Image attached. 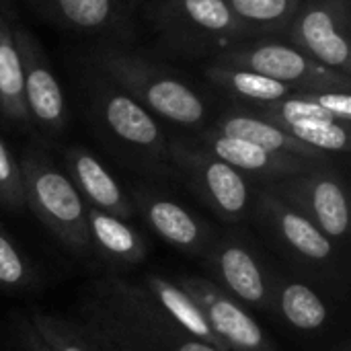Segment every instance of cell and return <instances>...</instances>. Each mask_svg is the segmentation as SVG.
<instances>
[{
  "instance_id": "1",
  "label": "cell",
  "mask_w": 351,
  "mask_h": 351,
  "mask_svg": "<svg viewBox=\"0 0 351 351\" xmlns=\"http://www.w3.org/2000/svg\"><path fill=\"white\" fill-rule=\"evenodd\" d=\"M95 313L97 327L138 351H220L183 333L154 308L142 288L119 280L99 284Z\"/></svg>"
},
{
  "instance_id": "2",
  "label": "cell",
  "mask_w": 351,
  "mask_h": 351,
  "mask_svg": "<svg viewBox=\"0 0 351 351\" xmlns=\"http://www.w3.org/2000/svg\"><path fill=\"white\" fill-rule=\"evenodd\" d=\"M25 204L33 214L56 234L68 249L84 253L90 249L86 206L74 183L49 167L47 162L29 156L23 162Z\"/></svg>"
},
{
  "instance_id": "3",
  "label": "cell",
  "mask_w": 351,
  "mask_h": 351,
  "mask_svg": "<svg viewBox=\"0 0 351 351\" xmlns=\"http://www.w3.org/2000/svg\"><path fill=\"white\" fill-rule=\"evenodd\" d=\"M179 286L202 308L210 329L226 351H274L259 323L212 280L183 278Z\"/></svg>"
},
{
  "instance_id": "4",
  "label": "cell",
  "mask_w": 351,
  "mask_h": 351,
  "mask_svg": "<svg viewBox=\"0 0 351 351\" xmlns=\"http://www.w3.org/2000/svg\"><path fill=\"white\" fill-rule=\"evenodd\" d=\"M269 191L306 216L327 239H346L350 230V204L337 179L321 173H302L288 177Z\"/></svg>"
},
{
  "instance_id": "5",
  "label": "cell",
  "mask_w": 351,
  "mask_h": 351,
  "mask_svg": "<svg viewBox=\"0 0 351 351\" xmlns=\"http://www.w3.org/2000/svg\"><path fill=\"white\" fill-rule=\"evenodd\" d=\"M177 160L206 204L226 222H241L249 208V187L243 175L220 158L204 152L177 150Z\"/></svg>"
},
{
  "instance_id": "6",
  "label": "cell",
  "mask_w": 351,
  "mask_h": 351,
  "mask_svg": "<svg viewBox=\"0 0 351 351\" xmlns=\"http://www.w3.org/2000/svg\"><path fill=\"white\" fill-rule=\"evenodd\" d=\"M259 214L276 239L300 259L325 263L333 257L331 239H327L306 216L296 212L271 191H263L259 195Z\"/></svg>"
},
{
  "instance_id": "7",
  "label": "cell",
  "mask_w": 351,
  "mask_h": 351,
  "mask_svg": "<svg viewBox=\"0 0 351 351\" xmlns=\"http://www.w3.org/2000/svg\"><path fill=\"white\" fill-rule=\"evenodd\" d=\"M210 269L220 286L232 298L251 306H265L269 288L257 259L239 243L218 241L210 249Z\"/></svg>"
},
{
  "instance_id": "8",
  "label": "cell",
  "mask_w": 351,
  "mask_h": 351,
  "mask_svg": "<svg viewBox=\"0 0 351 351\" xmlns=\"http://www.w3.org/2000/svg\"><path fill=\"white\" fill-rule=\"evenodd\" d=\"M136 202L150 228L169 245L189 255L208 247L212 237L210 228L177 202L158 197L150 191L138 193Z\"/></svg>"
},
{
  "instance_id": "9",
  "label": "cell",
  "mask_w": 351,
  "mask_h": 351,
  "mask_svg": "<svg viewBox=\"0 0 351 351\" xmlns=\"http://www.w3.org/2000/svg\"><path fill=\"white\" fill-rule=\"evenodd\" d=\"M66 158H68L72 183L80 193V197H84L90 204V208H97L121 220L132 218L134 210L123 189L93 154L76 148V150H68Z\"/></svg>"
},
{
  "instance_id": "10",
  "label": "cell",
  "mask_w": 351,
  "mask_h": 351,
  "mask_svg": "<svg viewBox=\"0 0 351 351\" xmlns=\"http://www.w3.org/2000/svg\"><path fill=\"white\" fill-rule=\"evenodd\" d=\"M142 290L146 298L154 304V308L160 315H165L183 333L208 346H214L216 350L226 351L222 341L210 329L202 308L193 302V298L179 284H173L160 276H146Z\"/></svg>"
},
{
  "instance_id": "11",
  "label": "cell",
  "mask_w": 351,
  "mask_h": 351,
  "mask_svg": "<svg viewBox=\"0 0 351 351\" xmlns=\"http://www.w3.org/2000/svg\"><path fill=\"white\" fill-rule=\"evenodd\" d=\"M212 150L216 158L224 160L237 171L245 173H255V175H265V177H294L308 173L313 162L290 156V154H274L267 152L251 142L239 140V138H228V136H216L212 140Z\"/></svg>"
},
{
  "instance_id": "12",
  "label": "cell",
  "mask_w": 351,
  "mask_h": 351,
  "mask_svg": "<svg viewBox=\"0 0 351 351\" xmlns=\"http://www.w3.org/2000/svg\"><path fill=\"white\" fill-rule=\"evenodd\" d=\"M21 41V62H23V78H25V103L27 111L45 125L60 128L64 119V97L56 76L39 62L37 51L27 43Z\"/></svg>"
},
{
  "instance_id": "13",
  "label": "cell",
  "mask_w": 351,
  "mask_h": 351,
  "mask_svg": "<svg viewBox=\"0 0 351 351\" xmlns=\"http://www.w3.org/2000/svg\"><path fill=\"white\" fill-rule=\"evenodd\" d=\"M90 247L117 263H140L146 257L144 239L121 218L86 208Z\"/></svg>"
},
{
  "instance_id": "14",
  "label": "cell",
  "mask_w": 351,
  "mask_h": 351,
  "mask_svg": "<svg viewBox=\"0 0 351 351\" xmlns=\"http://www.w3.org/2000/svg\"><path fill=\"white\" fill-rule=\"evenodd\" d=\"M220 134L228 136V138H239V140L251 142V144H255L267 152H274V154H290V156L304 158L308 162L323 160V152L302 144L300 140H296L294 136H290L288 132H284L282 128H278L276 123H269L265 119L234 115L220 125Z\"/></svg>"
},
{
  "instance_id": "15",
  "label": "cell",
  "mask_w": 351,
  "mask_h": 351,
  "mask_svg": "<svg viewBox=\"0 0 351 351\" xmlns=\"http://www.w3.org/2000/svg\"><path fill=\"white\" fill-rule=\"evenodd\" d=\"M298 35L304 45L327 66L331 68H346L350 62V45L346 37L337 31L333 16L323 10L315 8L304 14L298 23Z\"/></svg>"
},
{
  "instance_id": "16",
  "label": "cell",
  "mask_w": 351,
  "mask_h": 351,
  "mask_svg": "<svg viewBox=\"0 0 351 351\" xmlns=\"http://www.w3.org/2000/svg\"><path fill=\"white\" fill-rule=\"evenodd\" d=\"M105 119L115 136L121 140L142 146V148H158L160 146V130L156 121L130 97H113L105 107Z\"/></svg>"
},
{
  "instance_id": "17",
  "label": "cell",
  "mask_w": 351,
  "mask_h": 351,
  "mask_svg": "<svg viewBox=\"0 0 351 351\" xmlns=\"http://www.w3.org/2000/svg\"><path fill=\"white\" fill-rule=\"evenodd\" d=\"M276 306L284 321L298 331H319L327 323V306L323 298L302 282H282L278 286Z\"/></svg>"
},
{
  "instance_id": "18",
  "label": "cell",
  "mask_w": 351,
  "mask_h": 351,
  "mask_svg": "<svg viewBox=\"0 0 351 351\" xmlns=\"http://www.w3.org/2000/svg\"><path fill=\"white\" fill-rule=\"evenodd\" d=\"M0 107L19 121H27L29 111L25 103V78L19 47L14 45L8 25L0 19Z\"/></svg>"
},
{
  "instance_id": "19",
  "label": "cell",
  "mask_w": 351,
  "mask_h": 351,
  "mask_svg": "<svg viewBox=\"0 0 351 351\" xmlns=\"http://www.w3.org/2000/svg\"><path fill=\"white\" fill-rule=\"evenodd\" d=\"M144 97L156 113H160L162 117L177 121V123L193 125V123L202 121L204 113H206L199 97L185 84L171 80V78L152 82L146 88Z\"/></svg>"
},
{
  "instance_id": "20",
  "label": "cell",
  "mask_w": 351,
  "mask_h": 351,
  "mask_svg": "<svg viewBox=\"0 0 351 351\" xmlns=\"http://www.w3.org/2000/svg\"><path fill=\"white\" fill-rule=\"evenodd\" d=\"M251 72L263 74L278 82L300 80L308 74L311 62L292 47L286 45H263L243 58Z\"/></svg>"
},
{
  "instance_id": "21",
  "label": "cell",
  "mask_w": 351,
  "mask_h": 351,
  "mask_svg": "<svg viewBox=\"0 0 351 351\" xmlns=\"http://www.w3.org/2000/svg\"><path fill=\"white\" fill-rule=\"evenodd\" d=\"M278 128L319 152H341L350 142L346 128L337 121H294Z\"/></svg>"
},
{
  "instance_id": "22",
  "label": "cell",
  "mask_w": 351,
  "mask_h": 351,
  "mask_svg": "<svg viewBox=\"0 0 351 351\" xmlns=\"http://www.w3.org/2000/svg\"><path fill=\"white\" fill-rule=\"evenodd\" d=\"M29 323L51 351H88L82 329L70 325L64 319L33 311Z\"/></svg>"
},
{
  "instance_id": "23",
  "label": "cell",
  "mask_w": 351,
  "mask_h": 351,
  "mask_svg": "<svg viewBox=\"0 0 351 351\" xmlns=\"http://www.w3.org/2000/svg\"><path fill=\"white\" fill-rule=\"evenodd\" d=\"M220 78H224V82L230 84L243 97H249L255 101H280L288 93L284 82H278L274 78H267L251 70L220 72Z\"/></svg>"
},
{
  "instance_id": "24",
  "label": "cell",
  "mask_w": 351,
  "mask_h": 351,
  "mask_svg": "<svg viewBox=\"0 0 351 351\" xmlns=\"http://www.w3.org/2000/svg\"><path fill=\"white\" fill-rule=\"evenodd\" d=\"M31 267L27 257L19 251L6 230L0 228V286L2 288H25L31 282Z\"/></svg>"
},
{
  "instance_id": "25",
  "label": "cell",
  "mask_w": 351,
  "mask_h": 351,
  "mask_svg": "<svg viewBox=\"0 0 351 351\" xmlns=\"http://www.w3.org/2000/svg\"><path fill=\"white\" fill-rule=\"evenodd\" d=\"M0 204L8 210H23V206H27L23 173L2 140H0Z\"/></svg>"
},
{
  "instance_id": "26",
  "label": "cell",
  "mask_w": 351,
  "mask_h": 351,
  "mask_svg": "<svg viewBox=\"0 0 351 351\" xmlns=\"http://www.w3.org/2000/svg\"><path fill=\"white\" fill-rule=\"evenodd\" d=\"M267 119H274L269 123L282 125V123H294V121H337L329 111L321 109L319 105L306 101V99H290L274 107L265 113Z\"/></svg>"
},
{
  "instance_id": "27",
  "label": "cell",
  "mask_w": 351,
  "mask_h": 351,
  "mask_svg": "<svg viewBox=\"0 0 351 351\" xmlns=\"http://www.w3.org/2000/svg\"><path fill=\"white\" fill-rule=\"evenodd\" d=\"M187 14L204 29L224 31L232 25V12L224 0H183Z\"/></svg>"
},
{
  "instance_id": "28",
  "label": "cell",
  "mask_w": 351,
  "mask_h": 351,
  "mask_svg": "<svg viewBox=\"0 0 351 351\" xmlns=\"http://www.w3.org/2000/svg\"><path fill=\"white\" fill-rule=\"evenodd\" d=\"M60 10L68 21L80 27H97L107 21L111 2L109 0H58Z\"/></svg>"
},
{
  "instance_id": "29",
  "label": "cell",
  "mask_w": 351,
  "mask_h": 351,
  "mask_svg": "<svg viewBox=\"0 0 351 351\" xmlns=\"http://www.w3.org/2000/svg\"><path fill=\"white\" fill-rule=\"evenodd\" d=\"M237 14L251 21H276L286 14L290 0H230Z\"/></svg>"
},
{
  "instance_id": "30",
  "label": "cell",
  "mask_w": 351,
  "mask_h": 351,
  "mask_svg": "<svg viewBox=\"0 0 351 351\" xmlns=\"http://www.w3.org/2000/svg\"><path fill=\"white\" fill-rule=\"evenodd\" d=\"M302 99L329 111L335 119H343V121L351 119V97L348 93H311V95H302Z\"/></svg>"
},
{
  "instance_id": "31",
  "label": "cell",
  "mask_w": 351,
  "mask_h": 351,
  "mask_svg": "<svg viewBox=\"0 0 351 351\" xmlns=\"http://www.w3.org/2000/svg\"><path fill=\"white\" fill-rule=\"evenodd\" d=\"M82 335L88 346V351H128L123 343H117L109 333H105L97 325H93L90 329H82Z\"/></svg>"
},
{
  "instance_id": "32",
  "label": "cell",
  "mask_w": 351,
  "mask_h": 351,
  "mask_svg": "<svg viewBox=\"0 0 351 351\" xmlns=\"http://www.w3.org/2000/svg\"><path fill=\"white\" fill-rule=\"evenodd\" d=\"M19 327H21V341L25 343L27 351H51L47 348V343L37 335V331L33 329V325L29 323V319H21L19 321Z\"/></svg>"
},
{
  "instance_id": "33",
  "label": "cell",
  "mask_w": 351,
  "mask_h": 351,
  "mask_svg": "<svg viewBox=\"0 0 351 351\" xmlns=\"http://www.w3.org/2000/svg\"><path fill=\"white\" fill-rule=\"evenodd\" d=\"M346 351H348V350H346Z\"/></svg>"
}]
</instances>
